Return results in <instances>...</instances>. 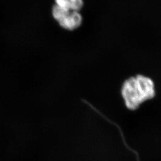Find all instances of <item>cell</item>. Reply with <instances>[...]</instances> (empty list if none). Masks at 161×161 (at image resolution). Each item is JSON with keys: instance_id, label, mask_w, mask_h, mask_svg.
Returning <instances> with one entry per match:
<instances>
[{"instance_id": "6da1fadb", "label": "cell", "mask_w": 161, "mask_h": 161, "mask_svg": "<svg viewBox=\"0 0 161 161\" xmlns=\"http://www.w3.org/2000/svg\"><path fill=\"white\" fill-rule=\"evenodd\" d=\"M155 84L145 75H136L125 80L121 87V95L125 106L134 110L156 96Z\"/></svg>"}, {"instance_id": "7a4b0ae2", "label": "cell", "mask_w": 161, "mask_h": 161, "mask_svg": "<svg viewBox=\"0 0 161 161\" xmlns=\"http://www.w3.org/2000/svg\"><path fill=\"white\" fill-rule=\"evenodd\" d=\"M83 18L80 12H70L64 16L58 23L64 29L74 31L82 23Z\"/></svg>"}, {"instance_id": "3957f363", "label": "cell", "mask_w": 161, "mask_h": 161, "mask_svg": "<svg viewBox=\"0 0 161 161\" xmlns=\"http://www.w3.org/2000/svg\"><path fill=\"white\" fill-rule=\"evenodd\" d=\"M55 4L71 12H80L84 7L83 0H54Z\"/></svg>"}, {"instance_id": "277c9868", "label": "cell", "mask_w": 161, "mask_h": 161, "mask_svg": "<svg viewBox=\"0 0 161 161\" xmlns=\"http://www.w3.org/2000/svg\"><path fill=\"white\" fill-rule=\"evenodd\" d=\"M85 103H86L88 105H89V106H90V107H91V108H92V110H94V111H96V112L97 113H98V114H99L100 115H101V116H102V117H103L104 118V119H105L106 120H107V121H109V122H110L111 124H114V125H115L116 127H118V129L119 130V132H120V134H121V136H122V138H123V142H124V144H125V146H127V148H128V149L130 150H131V151H132L133 153H136L135 155H136V156H137V161H139V159H139V157H138V154H137V152H136V151H135V150H132L131 149V148H130V147H129V146H128V145H127V143H126V142H125L124 141L125 138H124V136H123L124 134H122V131H121V128H119V126H118V125H117L116 124H115V122H112V121H110V120H109V119H108V118L105 117V116H104V115H103V114H102V113L100 112V111H99V110H98L97 109H96V108H95L94 106H93L92 104H91L89 103L88 102H85Z\"/></svg>"}]
</instances>
